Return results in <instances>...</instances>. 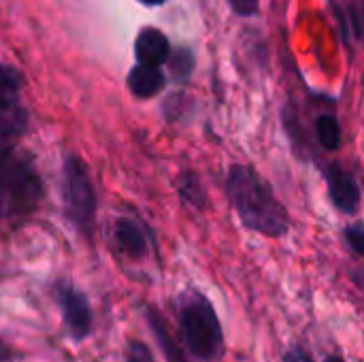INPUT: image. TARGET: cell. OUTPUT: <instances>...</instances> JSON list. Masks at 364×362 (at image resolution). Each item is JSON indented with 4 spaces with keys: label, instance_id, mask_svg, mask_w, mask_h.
I'll return each instance as SVG.
<instances>
[{
    "label": "cell",
    "instance_id": "cell-18",
    "mask_svg": "<svg viewBox=\"0 0 364 362\" xmlns=\"http://www.w3.org/2000/svg\"><path fill=\"white\" fill-rule=\"evenodd\" d=\"M284 362H316V361L307 354V350H305V348H301V346H292V348L284 354Z\"/></svg>",
    "mask_w": 364,
    "mask_h": 362
},
{
    "label": "cell",
    "instance_id": "cell-16",
    "mask_svg": "<svg viewBox=\"0 0 364 362\" xmlns=\"http://www.w3.org/2000/svg\"><path fill=\"white\" fill-rule=\"evenodd\" d=\"M346 241L350 245V250L356 254V256H363L364 254V226L358 222L354 226H348L346 228Z\"/></svg>",
    "mask_w": 364,
    "mask_h": 362
},
{
    "label": "cell",
    "instance_id": "cell-1",
    "mask_svg": "<svg viewBox=\"0 0 364 362\" xmlns=\"http://www.w3.org/2000/svg\"><path fill=\"white\" fill-rule=\"evenodd\" d=\"M226 194L241 224L258 235L279 239L290 228V215L271 186L245 164H232L226 177Z\"/></svg>",
    "mask_w": 364,
    "mask_h": 362
},
{
    "label": "cell",
    "instance_id": "cell-9",
    "mask_svg": "<svg viewBox=\"0 0 364 362\" xmlns=\"http://www.w3.org/2000/svg\"><path fill=\"white\" fill-rule=\"evenodd\" d=\"M147 324H149V331H151V335H154L156 344L160 346V352H162L164 361L194 362L190 356H188V352L183 350V346H181V344H177V341L173 339V335H171V331H168V326H166L164 318H162L154 307H149V309H147Z\"/></svg>",
    "mask_w": 364,
    "mask_h": 362
},
{
    "label": "cell",
    "instance_id": "cell-5",
    "mask_svg": "<svg viewBox=\"0 0 364 362\" xmlns=\"http://www.w3.org/2000/svg\"><path fill=\"white\" fill-rule=\"evenodd\" d=\"M53 301L62 314V322L75 344L85 341L92 335L94 314L87 297L68 280H60L53 284Z\"/></svg>",
    "mask_w": 364,
    "mask_h": 362
},
{
    "label": "cell",
    "instance_id": "cell-10",
    "mask_svg": "<svg viewBox=\"0 0 364 362\" xmlns=\"http://www.w3.org/2000/svg\"><path fill=\"white\" fill-rule=\"evenodd\" d=\"M164 73L160 70V66H149V64H141L136 62L132 66V70L128 73V87L136 98H151L156 96L162 87H164Z\"/></svg>",
    "mask_w": 364,
    "mask_h": 362
},
{
    "label": "cell",
    "instance_id": "cell-15",
    "mask_svg": "<svg viewBox=\"0 0 364 362\" xmlns=\"http://www.w3.org/2000/svg\"><path fill=\"white\" fill-rule=\"evenodd\" d=\"M124 362H156V361H154L151 350H149L143 341L130 339V341L126 344V350H124Z\"/></svg>",
    "mask_w": 364,
    "mask_h": 362
},
{
    "label": "cell",
    "instance_id": "cell-4",
    "mask_svg": "<svg viewBox=\"0 0 364 362\" xmlns=\"http://www.w3.org/2000/svg\"><path fill=\"white\" fill-rule=\"evenodd\" d=\"M64 205L70 222L87 233L94 226L96 215V194L81 158L68 156L64 162Z\"/></svg>",
    "mask_w": 364,
    "mask_h": 362
},
{
    "label": "cell",
    "instance_id": "cell-19",
    "mask_svg": "<svg viewBox=\"0 0 364 362\" xmlns=\"http://www.w3.org/2000/svg\"><path fill=\"white\" fill-rule=\"evenodd\" d=\"M141 4H145V6H158V4H162V2H166V0H139Z\"/></svg>",
    "mask_w": 364,
    "mask_h": 362
},
{
    "label": "cell",
    "instance_id": "cell-6",
    "mask_svg": "<svg viewBox=\"0 0 364 362\" xmlns=\"http://www.w3.org/2000/svg\"><path fill=\"white\" fill-rule=\"evenodd\" d=\"M324 179L328 183V194H331L333 205L346 215L358 213L360 203H363V192H360L358 179L341 164L326 166Z\"/></svg>",
    "mask_w": 364,
    "mask_h": 362
},
{
    "label": "cell",
    "instance_id": "cell-17",
    "mask_svg": "<svg viewBox=\"0 0 364 362\" xmlns=\"http://www.w3.org/2000/svg\"><path fill=\"white\" fill-rule=\"evenodd\" d=\"M228 4L241 17H252L260 11V0H228Z\"/></svg>",
    "mask_w": 364,
    "mask_h": 362
},
{
    "label": "cell",
    "instance_id": "cell-3",
    "mask_svg": "<svg viewBox=\"0 0 364 362\" xmlns=\"http://www.w3.org/2000/svg\"><path fill=\"white\" fill-rule=\"evenodd\" d=\"M43 196V181L32 160L19 151L9 160L0 177V215H26Z\"/></svg>",
    "mask_w": 364,
    "mask_h": 362
},
{
    "label": "cell",
    "instance_id": "cell-2",
    "mask_svg": "<svg viewBox=\"0 0 364 362\" xmlns=\"http://www.w3.org/2000/svg\"><path fill=\"white\" fill-rule=\"evenodd\" d=\"M177 326L181 346L192 361L215 362L224 354V331L213 303L198 290L177 299Z\"/></svg>",
    "mask_w": 364,
    "mask_h": 362
},
{
    "label": "cell",
    "instance_id": "cell-12",
    "mask_svg": "<svg viewBox=\"0 0 364 362\" xmlns=\"http://www.w3.org/2000/svg\"><path fill=\"white\" fill-rule=\"evenodd\" d=\"M316 134L326 151H337L341 147V124L335 115H320L316 122Z\"/></svg>",
    "mask_w": 364,
    "mask_h": 362
},
{
    "label": "cell",
    "instance_id": "cell-7",
    "mask_svg": "<svg viewBox=\"0 0 364 362\" xmlns=\"http://www.w3.org/2000/svg\"><path fill=\"white\" fill-rule=\"evenodd\" d=\"M113 243H115L117 252L122 256H126L128 260H143L147 254V247H149L145 228L130 218L117 220V224L113 228Z\"/></svg>",
    "mask_w": 364,
    "mask_h": 362
},
{
    "label": "cell",
    "instance_id": "cell-11",
    "mask_svg": "<svg viewBox=\"0 0 364 362\" xmlns=\"http://www.w3.org/2000/svg\"><path fill=\"white\" fill-rule=\"evenodd\" d=\"M21 90L23 75L9 64H0V109L21 102Z\"/></svg>",
    "mask_w": 364,
    "mask_h": 362
},
{
    "label": "cell",
    "instance_id": "cell-13",
    "mask_svg": "<svg viewBox=\"0 0 364 362\" xmlns=\"http://www.w3.org/2000/svg\"><path fill=\"white\" fill-rule=\"evenodd\" d=\"M177 190H179V194H181V198H183L186 203H190V205H194V207H198V209L205 207L207 194H205V190H203V186H200V181H198V177H196V173H192V171L181 173L179 179H177Z\"/></svg>",
    "mask_w": 364,
    "mask_h": 362
},
{
    "label": "cell",
    "instance_id": "cell-8",
    "mask_svg": "<svg viewBox=\"0 0 364 362\" xmlns=\"http://www.w3.org/2000/svg\"><path fill=\"white\" fill-rule=\"evenodd\" d=\"M134 53H136V62L149 64V66H160L171 55V43L162 30L143 28L134 41Z\"/></svg>",
    "mask_w": 364,
    "mask_h": 362
},
{
    "label": "cell",
    "instance_id": "cell-14",
    "mask_svg": "<svg viewBox=\"0 0 364 362\" xmlns=\"http://www.w3.org/2000/svg\"><path fill=\"white\" fill-rule=\"evenodd\" d=\"M166 62L171 64L173 75H175V77H179V79L190 77V73L194 70V55H192L188 49H177L175 53L171 51V55H168V60H166Z\"/></svg>",
    "mask_w": 364,
    "mask_h": 362
},
{
    "label": "cell",
    "instance_id": "cell-20",
    "mask_svg": "<svg viewBox=\"0 0 364 362\" xmlns=\"http://www.w3.org/2000/svg\"><path fill=\"white\" fill-rule=\"evenodd\" d=\"M324 362H346V361H343L341 356H335V354H333V356H326V358H324Z\"/></svg>",
    "mask_w": 364,
    "mask_h": 362
}]
</instances>
